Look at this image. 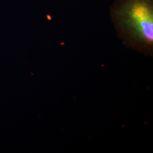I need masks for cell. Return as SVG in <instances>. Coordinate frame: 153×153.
Listing matches in <instances>:
<instances>
[{"label":"cell","instance_id":"cell-1","mask_svg":"<svg viewBox=\"0 0 153 153\" xmlns=\"http://www.w3.org/2000/svg\"><path fill=\"white\" fill-rule=\"evenodd\" d=\"M112 15L121 29L145 46L153 42V0H116Z\"/></svg>","mask_w":153,"mask_h":153}]
</instances>
